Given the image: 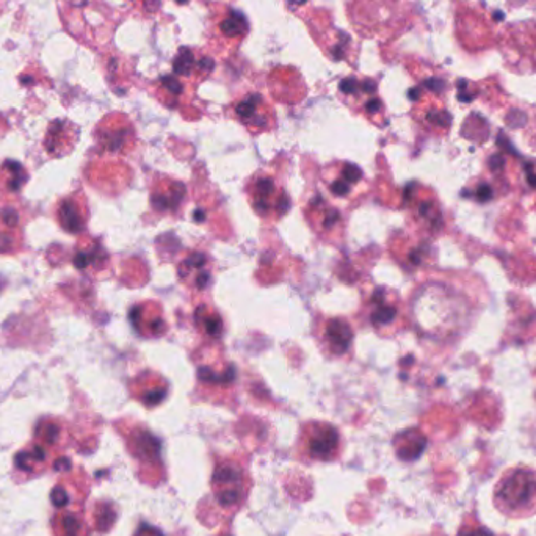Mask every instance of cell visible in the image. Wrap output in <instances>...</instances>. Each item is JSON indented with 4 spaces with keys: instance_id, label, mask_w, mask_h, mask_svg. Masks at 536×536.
<instances>
[{
    "instance_id": "obj_18",
    "label": "cell",
    "mask_w": 536,
    "mask_h": 536,
    "mask_svg": "<svg viewBox=\"0 0 536 536\" xmlns=\"http://www.w3.org/2000/svg\"><path fill=\"white\" fill-rule=\"evenodd\" d=\"M290 2H293V5H301L306 2V0H290Z\"/></svg>"
},
{
    "instance_id": "obj_3",
    "label": "cell",
    "mask_w": 536,
    "mask_h": 536,
    "mask_svg": "<svg viewBox=\"0 0 536 536\" xmlns=\"http://www.w3.org/2000/svg\"><path fill=\"white\" fill-rule=\"evenodd\" d=\"M301 448L306 456L315 461H331L337 456L340 436L336 426L325 422H310L303 428Z\"/></svg>"
},
{
    "instance_id": "obj_16",
    "label": "cell",
    "mask_w": 536,
    "mask_h": 536,
    "mask_svg": "<svg viewBox=\"0 0 536 536\" xmlns=\"http://www.w3.org/2000/svg\"><path fill=\"white\" fill-rule=\"evenodd\" d=\"M475 196H477V199H478L480 202H485V201H488V199L492 198V190H491V187H488V185H480L478 190H477V193H475Z\"/></svg>"
},
{
    "instance_id": "obj_15",
    "label": "cell",
    "mask_w": 536,
    "mask_h": 536,
    "mask_svg": "<svg viewBox=\"0 0 536 536\" xmlns=\"http://www.w3.org/2000/svg\"><path fill=\"white\" fill-rule=\"evenodd\" d=\"M63 528L69 536H74L76 530H77V521L74 519V516H64L63 517Z\"/></svg>"
},
{
    "instance_id": "obj_2",
    "label": "cell",
    "mask_w": 536,
    "mask_h": 536,
    "mask_svg": "<svg viewBox=\"0 0 536 536\" xmlns=\"http://www.w3.org/2000/svg\"><path fill=\"white\" fill-rule=\"evenodd\" d=\"M246 190L254 212L264 218L282 217L289 210V198L270 174H256Z\"/></svg>"
},
{
    "instance_id": "obj_6",
    "label": "cell",
    "mask_w": 536,
    "mask_h": 536,
    "mask_svg": "<svg viewBox=\"0 0 536 536\" xmlns=\"http://www.w3.org/2000/svg\"><path fill=\"white\" fill-rule=\"evenodd\" d=\"M362 181V171L353 163H339V168H333L331 174L326 177V185L331 195L337 198H348L353 195V188Z\"/></svg>"
},
{
    "instance_id": "obj_8",
    "label": "cell",
    "mask_w": 536,
    "mask_h": 536,
    "mask_svg": "<svg viewBox=\"0 0 536 536\" xmlns=\"http://www.w3.org/2000/svg\"><path fill=\"white\" fill-rule=\"evenodd\" d=\"M261 102H262V97L257 94H253V96H248L246 99H243L235 109L238 118L243 121L245 124H254L256 127H265L268 121L264 115L259 113Z\"/></svg>"
},
{
    "instance_id": "obj_12",
    "label": "cell",
    "mask_w": 536,
    "mask_h": 536,
    "mask_svg": "<svg viewBox=\"0 0 536 536\" xmlns=\"http://www.w3.org/2000/svg\"><path fill=\"white\" fill-rule=\"evenodd\" d=\"M193 61H195V60H193L192 52L187 50V49H182V50L179 52V55H177L176 61H174V71H176L177 74L187 76L190 71H192Z\"/></svg>"
},
{
    "instance_id": "obj_1",
    "label": "cell",
    "mask_w": 536,
    "mask_h": 536,
    "mask_svg": "<svg viewBox=\"0 0 536 536\" xmlns=\"http://www.w3.org/2000/svg\"><path fill=\"white\" fill-rule=\"evenodd\" d=\"M492 502L508 519H525L536 514V469L519 466L502 474L494 486Z\"/></svg>"
},
{
    "instance_id": "obj_11",
    "label": "cell",
    "mask_w": 536,
    "mask_h": 536,
    "mask_svg": "<svg viewBox=\"0 0 536 536\" xmlns=\"http://www.w3.org/2000/svg\"><path fill=\"white\" fill-rule=\"evenodd\" d=\"M202 312H204V317H201L196 312L198 321L201 320L204 323V330H205L207 334L213 336V337H218L221 334V318H220V315H217L213 312H209V310L204 309V307H202Z\"/></svg>"
},
{
    "instance_id": "obj_5",
    "label": "cell",
    "mask_w": 536,
    "mask_h": 536,
    "mask_svg": "<svg viewBox=\"0 0 536 536\" xmlns=\"http://www.w3.org/2000/svg\"><path fill=\"white\" fill-rule=\"evenodd\" d=\"M321 342L328 353L333 356H343L351 347L353 330L347 320L330 318L321 328Z\"/></svg>"
},
{
    "instance_id": "obj_17",
    "label": "cell",
    "mask_w": 536,
    "mask_h": 536,
    "mask_svg": "<svg viewBox=\"0 0 536 536\" xmlns=\"http://www.w3.org/2000/svg\"><path fill=\"white\" fill-rule=\"evenodd\" d=\"M57 436H58V428L54 426V425H49V428H47V441L54 442Z\"/></svg>"
},
{
    "instance_id": "obj_9",
    "label": "cell",
    "mask_w": 536,
    "mask_h": 536,
    "mask_svg": "<svg viewBox=\"0 0 536 536\" xmlns=\"http://www.w3.org/2000/svg\"><path fill=\"white\" fill-rule=\"evenodd\" d=\"M220 30L224 37H241L246 31V21L241 14L231 11L228 19L220 24Z\"/></svg>"
},
{
    "instance_id": "obj_13",
    "label": "cell",
    "mask_w": 536,
    "mask_h": 536,
    "mask_svg": "<svg viewBox=\"0 0 536 536\" xmlns=\"http://www.w3.org/2000/svg\"><path fill=\"white\" fill-rule=\"evenodd\" d=\"M428 119L433 121V123H436V124H439V126H448V124H450V121H452L450 115L445 113V112H433V113H430V115H428Z\"/></svg>"
},
{
    "instance_id": "obj_7",
    "label": "cell",
    "mask_w": 536,
    "mask_h": 536,
    "mask_svg": "<svg viewBox=\"0 0 536 536\" xmlns=\"http://www.w3.org/2000/svg\"><path fill=\"white\" fill-rule=\"evenodd\" d=\"M397 318V309L392 303L387 301V295L383 293V290H376L372 298H370V314L369 320L370 323L381 330V328L390 325Z\"/></svg>"
},
{
    "instance_id": "obj_14",
    "label": "cell",
    "mask_w": 536,
    "mask_h": 536,
    "mask_svg": "<svg viewBox=\"0 0 536 536\" xmlns=\"http://www.w3.org/2000/svg\"><path fill=\"white\" fill-rule=\"evenodd\" d=\"M52 502H54V505L57 507H64L67 504V494L64 489L61 488H57L52 491Z\"/></svg>"
},
{
    "instance_id": "obj_4",
    "label": "cell",
    "mask_w": 536,
    "mask_h": 536,
    "mask_svg": "<svg viewBox=\"0 0 536 536\" xmlns=\"http://www.w3.org/2000/svg\"><path fill=\"white\" fill-rule=\"evenodd\" d=\"M213 495L220 507L237 508L243 502V475L231 464H220L213 474Z\"/></svg>"
},
{
    "instance_id": "obj_10",
    "label": "cell",
    "mask_w": 536,
    "mask_h": 536,
    "mask_svg": "<svg viewBox=\"0 0 536 536\" xmlns=\"http://www.w3.org/2000/svg\"><path fill=\"white\" fill-rule=\"evenodd\" d=\"M60 223L69 232H74V231L80 229L82 221H80V217H79V213L76 210V204L69 202V201L61 204V207H60Z\"/></svg>"
}]
</instances>
